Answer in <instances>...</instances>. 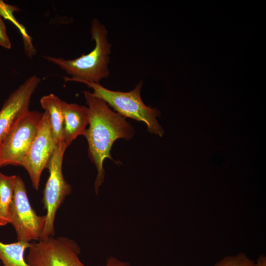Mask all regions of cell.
<instances>
[{
  "label": "cell",
  "instance_id": "cell-4",
  "mask_svg": "<svg viewBox=\"0 0 266 266\" xmlns=\"http://www.w3.org/2000/svg\"><path fill=\"white\" fill-rule=\"evenodd\" d=\"M67 148L63 142L57 145L48 164L49 176L43 191L42 200L44 209L46 211V219L40 240L54 236L56 213L66 197L71 191V187L65 179L62 172L63 157Z\"/></svg>",
  "mask_w": 266,
  "mask_h": 266
},
{
  "label": "cell",
  "instance_id": "cell-15",
  "mask_svg": "<svg viewBox=\"0 0 266 266\" xmlns=\"http://www.w3.org/2000/svg\"><path fill=\"white\" fill-rule=\"evenodd\" d=\"M0 45L9 49L11 44L7 34L6 27L0 14Z\"/></svg>",
  "mask_w": 266,
  "mask_h": 266
},
{
  "label": "cell",
  "instance_id": "cell-6",
  "mask_svg": "<svg viewBox=\"0 0 266 266\" xmlns=\"http://www.w3.org/2000/svg\"><path fill=\"white\" fill-rule=\"evenodd\" d=\"M46 216L38 215L29 201L25 184L16 175L10 210V223L14 227L18 241L29 242L40 239L46 223Z\"/></svg>",
  "mask_w": 266,
  "mask_h": 266
},
{
  "label": "cell",
  "instance_id": "cell-1",
  "mask_svg": "<svg viewBox=\"0 0 266 266\" xmlns=\"http://www.w3.org/2000/svg\"><path fill=\"white\" fill-rule=\"evenodd\" d=\"M83 93L89 110V127L84 136L88 142L89 157L97 170L95 182L97 194L104 178L105 159L108 158L118 164L110 154L114 142L119 138L131 139L134 130L126 118L113 111L103 100L90 91Z\"/></svg>",
  "mask_w": 266,
  "mask_h": 266
},
{
  "label": "cell",
  "instance_id": "cell-13",
  "mask_svg": "<svg viewBox=\"0 0 266 266\" xmlns=\"http://www.w3.org/2000/svg\"><path fill=\"white\" fill-rule=\"evenodd\" d=\"M30 246L29 242L17 241L4 243L0 241V260L4 266H30L24 259V253Z\"/></svg>",
  "mask_w": 266,
  "mask_h": 266
},
{
  "label": "cell",
  "instance_id": "cell-9",
  "mask_svg": "<svg viewBox=\"0 0 266 266\" xmlns=\"http://www.w3.org/2000/svg\"><path fill=\"white\" fill-rule=\"evenodd\" d=\"M40 82L32 75L11 93L0 110V145L21 117L29 111L33 95Z\"/></svg>",
  "mask_w": 266,
  "mask_h": 266
},
{
  "label": "cell",
  "instance_id": "cell-8",
  "mask_svg": "<svg viewBox=\"0 0 266 266\" xmlns=\"http://www.w3.org/2000/svg\"><path fill=\"white\" fill-rule=\"evenodd\" d=\"M57 147L53 136L49 114L44 110L37 126L36 133L22 163L27 171L33 187L39 189L41 175L48 168Z\"/></svg>",
  "mask_w": 266,
  "mask_h": 266
},
{
  "label": "cell",
  "instance_id": "cell-2",
  "mask_svg": "<svg viewBox=\"0 0 266 266\" xmlns=\"http://www.w3.org/2000/svg\"><path fill=\"white\" fill-rule=\"evenodd\" d=\"M90 32L95 45L89 53L82 54L73 60L47 56L43 57L70 76L64 77L65 82L99 83L109 76L108 66L111 44L108 39L106 28L97 18H94L91 22Z\"/></svg>",
  "mask_w": 266,
  "mask_h": 266
},
{
  "label": "cell",
  "instance_id": "cell-18",
  "mask_svg": "<svg viewBox=\"0 0 266 266\" xmlns=\"http://www.w3.org/2000/svg\"><path fill=\"white\" fill-rule=\"evenodd\" d=\"M2 165H1V161H0V167Z\"/></svg>",
  "mask_w": 266,
  "mask_h": 266
},
{
  "label": "cell",
  "instance_id": "cell-10",
  "mask_svg": "<svg viewBox=\"0 0 266 266\" xmlns=\"http://www.w3.org/2000/svg\"><path fill=\"white\" fill-rule=\"evenodd\" d=\"M64 117L63 142L68 147L78 136H85L89 123L88 107L62 101Z\"/></svg>",
  "mask_w": 266,
  "mask_h": 266
},
{
  "label": "cell",
  "instance_id": "cell-16",
  "mask_svg": "<svg viewBox=\"0 0 266 266\" xmlns=\"http://www.w3.org/2000/svg\"><path fill=\"white\" fill-rule=\"evenodd\" d=\"M103 266H131L127 263L122 262L115 258L111 257L106 261V264Z\"/></svg>",
  "mask_w": 266,
  "mask_h": 266
},
{
  "label": "cell",
  "instance_id": "cell-11",
  "mask_svg": "<svg viewBox=\"0 0 266 266\" xmlns=\"http://www.w3.org/2000/svg\"><path fill=\"white\" fill-rule=\"evenodd\" d=\"M40 102L49 116L53 136L57 145L63 142L64 117L62 100L53 94L42 97Z\"/></svg>",
  "mask_w": 266,
  "mask_h": 266
},
{
  "label": "cell",
  "instance_id": "cell-14",
  "mask_svg": "<svg viewBox=\"0 0 266 266\" xmlns=\"http://www.w3.org/2000/svg\"><path fill=\"white\" fill-rule=\"evenodd\" d=\"M213 266H255V263L245 254L239 253L234 256H227Z\"/></svg>",
  "mask_w": 266,
  "mask_h": 266
},
{
  "label": "cell",
  "instance_id": "cell-3",
  "mask_svg": "<svg viewBox=\"0 0 266 266\" xmlns=\"http://www.w3.org/2000/svg\"><path fill=\"white\" fill-rule=\"evenodd\" d=\"M93 90V93L103 100L117 113L125 118H130L144 123L147 131L162 137L164 131L156 119L161 113L156 108L146 105L141 97L143 85L140 81L135 88L129 92L112 91L108 89L100 83L85 82Z\"/></svg>",
  "mask_w": 266,
  "mask_h": 266
},
{
  "label": "cell",
  "instance_id": "cell-12",
  "mask_svg": "<svg viewBox=\"0 0 266 266\" xmlns=\"http://www.w3.org/2000/svg\"><path fill=\"white\" fill-rule=\"evenodd\" d=\"M16 178L0 172V227L10 223Z\"/></svg>",
  "mask_w": 266,
  "mask_h": 266
},
{
  "label": "cell",
  "instance_id": "cell-17",
  "mask_svg": "<svg viewBox=\"0 0 266 266\" xmlns=\"http://www.w3.org/2000/svg\"><path fill=\"white\" fill-rule=\"evenodd\" d=\"M255 266H266V257L265 255H261L258 257Z\"/></svg>",
  "mask_w": 266,
  "mask_h": 266
},
{
  "label": "cell",
  "instance_id": "cell-7",
  "mask_svg": "<svg viewBox=\"0 0 266 266\" xmlns=\"http://www.w3.org/2000/svg\"><path fill=\"white\" fill-rule=\"evenodd\" d=\"M42 115L43 113L37 111H28L7 133L0 145L2 166H22Z\"/></svg>",
  "mask_w": 266,
  "mask_h": 266
},
{
  "label": "cell",
  "instance_id": "cell-5",
  "mask_svg": "<svg viewBox=\"0 0 266 266\" xmlns=\"http://www.w3.org/2000/svg\"><path fill=\"white\" fill-rule=\"evenodd\" d=\"M80 253L74 240L51 236L30 243L26 260L30 266H86L79 258Z\"/></svg>",
  "mask_w": 266,
  "mask_h": 266
}]
</instances>
